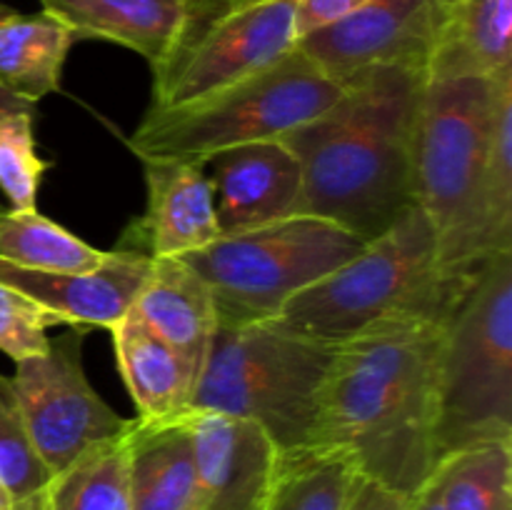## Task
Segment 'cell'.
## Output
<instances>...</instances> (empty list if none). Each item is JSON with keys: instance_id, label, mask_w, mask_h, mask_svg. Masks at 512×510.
Here are the masks:
<instances>
[{"instance_id": "obj_28", "label": "cell", "mask_w": 512, "mask_h": 510, "mask_svg": "<svg viewBox=\"0 0 512 510\" xmlns=\"http://www.w3.org/2000/svg\"><path fill=\"white\" fill-rule=\"evenodd\" d=\"M35 113L0 115V190L13 210H33L50 163L35 150Z\"/></svg>"}, {"instance_id": "obj_6", "label": "cell", "mask_w": 512, "mask_h": 510, "mask_svg": "<svg viewBox=\"0 0 512 510\" xmlns=\"http://www.w3.org/2000/svg\"><path fill=\"white\" fill-rule=\"evenodd\" d=\"M340 90L343 85L293 48L278 63L208 98L183 108H150L128 148L140 160H208L238 145L280 140L333 105Z\"/></svg>"}, {"instance_id": "obj_10", "label": "cell", "mask_w": 512, "mask_h": 510, "mask_svg": "<svg viewBox=\"0 0 512 510\" xmlns=\"http://www.w3.org/2000/svg\"><path fill=\"white\" fill-rule=\"evenodd\" d=\"M10 380L35 450L53 475L128 425L85 378L80 325L50 338L45 353L18 360Z\"/></svg>"}, {"instance_id": "obj_27", "label": "cell", "mask_w": 512, "mask_h": 510, "mask_svg": "<svg viewBox=\"0 0 512 510\" xmlns=\"http://www.w3.org/2000/svg\"><path fill=\"white\" fill-rule=\"evenodd\" d=\"M503 253H512V83L500 90L495 108L480 208V255L490 260Z\"/></svg>"}, {"instance_id": "obj_20", "label": "cell", "mask_w": 512, "mask_h": 510, "mask_svg": "<svg viewBox=\"0 0 512 510\" xmlns=\"http://www.w3.org/2000/svg\"><path fill=\"white\" fill-rule=\"evenodd\" d=\"M512 78V0H453L428 78Z\"/></svg>"}, {"instance_id": "obj_14", "label": "cell", "mask_w": 512, "mask_h": 510, "mask_svg": "<svg viewBox=\"0 0 512 510\" xmlns=\"http://www.w3.org/2000/svg\"><path fill=\"white\" fill-rule=\"evenodd\" d=\"M148 270V255L133 250H113L88 273L30 270L0 258V283L28 295L60 323L113 330L128 315Z\"/></svg>"}, {"instance_id": "obj_7", "label": "cell", "mask_w": 512, "mask_h": 510, "mask_svg": "<svg viewBox=\"0 0 512 510\" xmlns=\"http://www.w3.org/2000/svg\"><path fill=\"white\" fill-rule=\"evenodd\" d=\"M480 443H512V253L483 265L443 330L440 460Z\"/></svg>"}, {"instance_id": "obj_15", "label": "cell", "mask_w": 512, "mask_h": 510, "mask_svg": "<svg viewBox=\"0 0 512 510\" xmlns=\"http://www.w3.org/2000/svg\"><path fill=\"white\" fill-rule=\"evenodd\" d=\"M203 510H263L278 448L260 425L190 410Z\"/></svg>"}, {"instance_id": "obj_33", "label": "cell", "mask_w": 512, "mask_h": 510, "mask_svg": "<svg viewBox=\"0 0 512 510\" xmlns=\"http://www.w3.org/2000/svg\"><path fill=\"white\" fill-rule=\"evenodd\" d=\"M10 113H35V105L28 103V100L18 98V95L10 93L8 88L0 85V115H10Z\"/></svg>"}, {"instance_id": "obj_2", "label": "cell", "mask_w": 512, "mask_h": 510, "mask_svg": "<svg viewBox=\"0 0 512 510\" xmlns=\"http://www.w3.org/2000/svg\"><path fill=\"white\" fill-rule=\"evenodd\" d=\"M425 83V68L370 65L340 83L333 105L280 138L303 170L300 215L330 220L370 243L413 208Z\"/></svg>"}, {"instance_id": "obj_16", "label": "cell", "mask_w": 512, "mask_h": 510, "mask_svg": "<svg viewBox=\"0 0 512 510\" xmlns=\"http://www.w3.org/2000/svg\"><path fill=\"white\" fill-rule=\"evenodd\" d=\"M130 313L178 350L195 370H203L210 340L218 328L215 300L205 280L180 258H150V270Z\"/></svg>"}, {"instance_id": "obj_3", "label": "cell", "mask_w": 512, "mask_h": 510, "mask_svg": "<svg viewBox=\"0 0 512 510\" xmlns=\"http://www.w3.org/2000/svg\"><path fill=\"white\" fill-rule=\"evenodd\" d=\"M475 278L445 268L438 233L415 203L355 258L293 295L273 323L328 343L385 320L448 323Z\"/></svg>"}, {"instance_id": "obj_29", "label": "cell", "mask_w": 512, "mask_h": 510, "mask_svg": "<svg viewBox=\"0 0 512 510\" xmlns=\"http://www.w3.org/2000/svg\"><path fill=\"white\" fill-rule=\"evenodd\" d=\"M60 320L20 290L0 283V350L15 363L48 348V328Z\"/></svg>"}, {"instance_id": "obj_19", "label": "cell", "mask_w": 512, "mask_h": 510, "mask_svg": "<svg viewBox=\"0 0 512 510\" xmlns=\"http://www.w3.org/2000/svg\"><path fill=\"white\" fill-rule=\"evenodd\" d=\"M73 38L118 43L158 63L175 38L188 0H40Z\"/></svg>"}, {"instance_id": "obj_12", "label": "cell", "mask_w": 512, "mask_h": 510, "mask_svg": "<svg viewBox=\"0 0 512 510\" xmlns=\"http://www.w3.org/2000/svg\"><path fill=\"white\" fill-rule=\"evenodd\" d=\"M143 168L148 188L145 213L125 230L118 250L148 258H183L220 238L205 160L148 158Z\"/></svg>"}, {"instance_id": "obj_5", "label": "cell", "mask_w": 512, "mask_h": 510, "mask_svg": "<svg viewBox=\"0 0 512 510\" xmlns=\"http://www.w3.org/2000/svg\"><path fill=\"white\" fill-rule=\"evenodd\" d=\"M512 78H428L415 125V203L440 240L445 268L480 273V208L500 90Z\"/></svg>"}, {"instance_id": "obj_13", "label": "cell", "mask_w": 512, "mask_h": 510, "mask_svg": "<svg viewBox=\"0 0 512 510\" xmlns=\"http://www.w3.org/2000/svg\"><path fill=\"white\" fill-rule=\"evenodd\" d=\"M208 163L220 238L300 215L303 170L283 140H258L215 153Z\"/></svg>"}, {"instance_id": "obj_4", "label": "cell", "mask_w": 512, "mask_h": 510, "mask_svg": "<svg viewBox=\"0 0 512 510\" xmlns=\"http://www.w3.org/2000/svg\"><path fill=\"white\" fill-rule=\"evenodd\" d=\"M338 345L305 338L273 320L218 323L190 410L250 420L278 450L310 448Z\"/></svg>"}, {"instance_id": "obj_35", "label": "cell", "mask_w": 512, "mask_h": 510, "mask_svg": "<svg viewBox=\"0 0 512 510\" xmlns=\"http://www.w3.org/2000/svg\"><path fill=\"white\" fill-rule=\"evenodd\" d=\"M13 13H15L13 8H8V5H5V3H0V20L8 18V15H13Z\"/></svg>"}, {"instance_id": "obj_11", "label": "cell", "mask_w": 512, "mask_h": 510, "mask_svg": "<svg viewBox=\"0 0 512 510\" xmlns=\"http://www.w3.org/2000/svg\"><path fill=\"white\" fill-rule=\"evenodd\" d=\"M453 0H370L348 18L295 43L328 78L343 83L370 65L430 68Z\"/></svg>"}, {"instance_id": "obj_30", "label": "cell", "mask_w": 512, "mask_h": 510, "mask_svg": "<svg viewBox=\"0 0 512 510\" xmlns=\"http://www.w3.org/2000/svg\"><path fill=\"white\" fill-rule=\"evenodd\" d=\"M370 0H295V35L315 33V30L348 18Z\"/></svg>"}, {"instance_id": "obj_36", "label": "cell", "mask_w": 512, "mask_h": 510, "mask_svg": "<svg viewBox=\"0 0 512 510\" xmlns=\"http://www.w3.org/2000/svg\"><path fill=\"white\" fill-rule=\"evenodd\" d=\"M3 210H5V208H3V205H0V213H3Z\"/></svg>"}, {"instance_id": "obj_23", "label": "cell", "mask_w": 512, "mask_h": 510, "mask_svg": "<svg viewBox=\"0 0 512 510\" xmlns=\"http://www.w3.org/2000/svg\"><path fill=\"white\" fill-rule=\"evenodd\" d=\"M128 425L123 433L85 448L55 473L45 490L43 510H133Z\"/></svg>"}, {"instance_id": "obj_24", "label": "cell", "mask_w": 512, "mask_h": 510, "mask_svg": "<svg viewBox=\"0 0 512 510\" xmlns=\"http://www.w3.org/2000/svg\"><path fill=\"white\" fill-rule=\"evenodd\" d=\"M105 250L83 243L63 225L33 210L0 213V258L30 270L88 273L105 260Z\"/></svg>"}, {"instance_id": "obj_1", "label": "cell", "mask_w": 512, "mask_h": 510, "mask_svg": "<svg viewBox=\"0 0 512 510\" xmlns=\"http://www.w3.org/2000/svg\"><path fill=\"white\" fill-rule=\"evenodd\" d=\"M443 330L438 320H385L340 343L313 445L345 450L385 488L418 493L440 463Z\"/></svg>"}, {"instance_id": "obj_17", "label": "cell", "mask_w": 512, "mask_h": 510, "mask_svg": "<svg viewBox=\"0 0 512 510\" xmlns=\"http://www.w3.org/2000/svg\"><path fill=\"white\" fill-rule=\"evenodd\" d=\"M133 510H203L190 413L178 420L128 425Z\"/></svg>"}, {"instance_id": "obj_8", "label": "cell", "mask_w": 512, "mask_h": 510, "mask_svg": "<svg viewBox=\"0 0 512 510\" xmlns=\"http://www.w3.org/2000/svg\"><path fill=\"white\" fill-rule=\"evenodd\" d=\"M365 245L330 220L293 215L248 233L223 235L180 260L210 288L218 323L245 325L278 318L293 295L348 263Z\"/></svg>"}, {"instance_id": "obj_34", "label": "cell", "mask_w": 512, "mask_h": 510, "mask_svg": "<svg viewBox=\"0 0 512 510\" xmlns=\"http://www.w3.org/2000/svg\"><path fill=\"white\" fill-rule=\"evenodd\" d=\"M0 510H13V503H10V495L3 483H0Z\"/></svg>"}, {"instance_id": "obj_32", "label": "cell", "mask_w": 512, "mask_h": 510, "mask_svg": "<svg viewBox=\"0 0 512 510\" xmlns=\"http://www.w3.org/2000/svg\"><path fill=\"white\" fill-rule=\"evenodd\" d=\"M410 510H443L435 478H430L428 483H425L423 488L413 495V505H410Z\"/></svg>"}, {"instance_id": "obj_31", "label": "cell", "mask_w": 512, "mask_h": 510, "mask_svg": "<svg viewBox=\"0 0 512 510\" xmlns=\"http://www.w3.org/2000/svg\"><path fill=\"white\" fill-rule=\"evenodd\" d=\"M410 505H413V495L385 488V485L363 475L348 510H410Z\"/></svg>"}, {"instance_id": "obj_26", "label": "cell", "mask_w": 512, "mask_h": 510, "mask_svg": "<svg viewBox=\"0 0 512 510\" xmlns=\"http://www.w3.org/2000/svg\"><path fill=\"white\" fill-rule=\"evenodd\" d=\"M50 478L53 473L35 450L25 425L13 380L0 375V483L8 490L13 510H43Z\"/></svg>"}, {"instance_id": "obj_21", "label": "cell", "mask_w": 512, "mask_h": 510, "mask_svg": "<svg viewBox=\"0 0 512 510\" xmlns=\"http://www.w3.org/2000/svg\"><path fill=\"white\" fill-rule=\"evenodd\" d=\"M73 33L48 13L0 20V85L28 103L60 88Z\"/></svg>"}, {"instance_id": "obj_9", "label": "cell", "mask_w": 512, "mask_h": 510, "mask_svg": "<svg viewBox=\"0 0 512 510\" xmlns=\"http://www.w3.org/2000/svg\"><path fill=\"white\" fill-rule=\"evenodd\" d=\"M298 43L295 0H188L153 70V110L183 108L278 63Z\"/></svg>"}, {"instance_id": "obj_18", "label": "cell", "mask_w": 512, "mask_h": 510, "mask_svg": "<svg viewBox=\"0 0 512 510\" xmlns=\"http://www.w3.org/2000/svg\"><path fill=\"white\" fill-rule=\"evenodd\" d=\"M110 333L120 375L138 408L135 418L148 423L185 418L198 385V370L150 333L130 310Z\"/></svg>"}, {"instance_id": "obj_22", "label": "cell", "mask_w": 512, "mask_h": 510, "mask_svg": "<svg viewBox=\"0 0 512 510\" xmlns=\"http://www.w3.org/2000/svg\"><path fill=\"white\" fill-rule=\"evenodd\" d=\"M363 473L345 450H278L263 510H348Z\"/></svg>"}, {"instance_id": "obj_25", "label": "cell", "mask_w": 512, "mask_h": 510, "mask_svg": "<svg viewBox=\"0 0 512 510\" xmlns=\"http://www.w3.org/2000/svg\"><path fill=\"white\" fill-rule=\"evenodd\" d=\"M433 478L443 510H512V443L448 453Z\"/></svg>"}]
</instances>
